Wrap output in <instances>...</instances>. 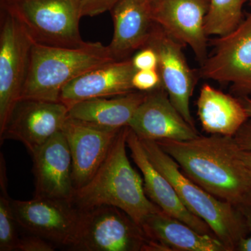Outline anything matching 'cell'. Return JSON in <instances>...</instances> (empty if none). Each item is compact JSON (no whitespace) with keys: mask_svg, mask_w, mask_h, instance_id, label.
Listing matches in <instances>:
<instances>
[{"mask_svg":"<svg viewBox=\"0 0 251 251\" xmlns=\"http://www.w3.org/2000/svg\"><path fill=\"white\" fill-rule=\"evenodd\" d=\"M31 41L7 11L0 16V133L21 99L29 69Z\"/></svg>","mask_w":251,"mask_h":251,"instance_id":"52a82bcc","label":"cell"},{"mask_svg":"<svg viewBox=\"0 0 251 251\" xmlns=\"http://www.w3.org/2000/svg\"><path fill=\"white\" fill-rule=\"evenodd\" d=\"M239 99L242 102L243 105H244L249 118H251V99L249 98V97H241Z\"/></svg>","mask_w":251,"mask_h":251,"instance_id":"4dcf8cb0","label":"cell"},{"mask_svg":"<svg viewBox=\"0 0 251 251\" xmlns=\"http://www.w3.org/2000/svg\"><path fill=\"white\" fill-rule=\"evenodd\" d=\"M234 138L243 150H251V118L242 126Z\"/></svg>","mask_w":251,"mask_h":251,"instance_id":"f1b7e54d","label":"cell"},{"mask_svg":"<svg viewBox=\"0 0 251 251\" xmlns=\"http://www.w3.org/2000/svg\"><path fill=\"white\" fill-rule=\"evenodd\" d=\"M119 1L120 0H80L82 17H92L110 11Z\"/></svg>","mask_w":251,"mask_h":251,"instance_id":"4316f807","label":"cell"},{"mask_svg":"<svg viewBox=\"0 0 251 251\" xmlns=\"http://www.w3.org/2000/svg\"><path fill=\"white\" fill-rule=\"evenodd\" d=\"M127 146L129 148L133 161L143 174L144 188L150 201L163 212L182 221L200 233L216 237L206 223L194 215L184 206L171 183L150 161L141 140L130 127L127 135Z\"/></svg>","mask_w":251,"mask_h":251,"instance_id":"2e32d148","label":"cell"},{"mask_svg":"<svg viewBox=\"0 0 251 251\" xmlns=\"http://www.w3.org/2000/svg\"><path fill=\"white\" fill-rule=\"evenodd\" d=\"M156 143L189 179L218 199L236 207L251 194V178L234 137L201 135L183 141Z\"/></svg>","mask_w":251,"mask_h":251,"instance_id":"6da1fadb","label":"cell"},{"mask_svg":"<svg viewBox=\"0 0 251 251\" xmlns=\"http://www.w3.org/2000/svg\"><path fill=\"white\" fill-rule=\"evenodd\" d=\"M136 71L131 58L108 63L68 83L61 92L59 101L69 108L89 99L116 97L137 91L132 84Z\"/></svg>","mask_w":251,"mask_h":251,"instance_id":"e0dca14e","label":"cell"},{"mask_svg":"<svg viewBox=\"0 0 251 251\" xmlns=\"http://www.w3.org/2000/svg\"><path fill=\"white\" fill-rule=\"evenodd\" d=\"M242 149V148H241ZM241 156L251 178V150H241Z\"/></svg>","mask_w":251,"mask_h":251,"instance_id":"f546056e","label":"cell"},{"mask_svg":"<svg viewBox=\"0 0 251 251\" xmlns=\"http://www.w3.org/2000/svg\"><path fill=\"white\" fill-rule=\"evenodd\" d=\"M0 251H16L18 226L12 206V199L8 193V179L4 156L0 155Z\"/></svg>","mask_w":251,"mask_h":251,"instance_id":"603a6c76","label":"cell"},{"mask_svg":"<svg viewBox=\"0 0 251 251\" xmlns=\"http://www.w3.org/2000/svg\"><path fill=\"white\" fill-rule=\"evenodd\" d=\"M155 251H228L218 238L202 234L159 209L142 225Z\"/></svg>","mask_w":251,"mask_h":251,"instance_id":"d6986e66","label":"cell"},{"mask_svg":"<svg viewBox=\"0 0 251 251\" xmlns=\"http://www.w3.org/2000/svg\"><path fill=\"white\" fill-rule=\"evenodd\" d=\"M129 126L119 132L108 156L83 186L75 190L72 204L80 210L112 206L125 211L140 226L160 208L150 201L141 177L126 153Z\"/></svg>","mask_w":251,"mask_h":251,"instance_id":"7a4b0ae2","label":"cell"},{"mask_svg":"<svg viewBox=\"0 0 251 251\" xmlns=\"http://www.w3.org/2000/svg\"><path fill=\"white\" fill-rule=\"evenodd\" d=\"M140 140L150 161L171 183L184 206L206 223L227 251H237L241 242L249 235V229L237 208L218 199L189 179L156 142Z\"/></svg>","mask_w":251,"mask_h":251,"instance_id":"3957f363","label":"cell"},{"mask_svg":"<svg viewBox=\"0 0 251 251\" xmlns=\"http://www.w3.org/2000/svg\"><path fill=\"white\" fill-rule=\"evenodd\" d=\"M145 46H150L156 51L158 71L171 103L184 120L196 128L190 110V100L196 86L197 74L188 66L182 50L184 46L154 23Z\"/></svg>","mask_w":251,"mask_h":251,"instance_id":"8fae6325","label":"cell"},{"mask_svg":"<svg viewBox=\"0 0 251 251\" xmlns=\"http://www.w3.org/2000/svg\"><path fill=\"white\" fill-rule=\"evenodd\" d=\"M132 84L135 90L145 92L163 87L158 69L137 70L132 79Z\"/></svg>","mask_w":251,"mask_h":251,"instance_id":"cb8c5ba5","label":"cell"},{"mask_svg":"<svg viewBox=\"0 0 251 251\" xmlns=\"http://www.w3.org/2000/svg\"><path fill=\"white\" fill-rule=\"evenodd\" d=\"M152 242L128 214L112 206L81 210L73 251H151Z\"/></svg>","mask_w":251,"mask_h":251,"instance_id":"8992f818","label":"cell"},{"mask_svg":"<svg viewBox=\"0 0 251 251\" xmlns=\"http://www.w3.org/2000/svg\"><path fill=\"white\" fill-rule=\"evenodd\" d=\"M197 107L203 130L211 135L234 137L249 119L239 98L208 84L201 88Z\"/></svg>","mask_w":251,"mask_h":251,"instance_id":"44dd1931","label":"cell"},{"mask_svg":"<svg viewBox=\"0 0 251 251\" xmlns=\"http://www.w3.org/2000/svg\"><path fill=\"white\" fill-rule=\"evenodd\" d=\"M120 130L103 129L69 117L62 132L72 153L75 190L93 177L108 156Z\"/></svg>","mask_w":251,"mask_h":251,"instance_id":"5bb4252c","label":"cell"},{"mask_svg":"<svg viewBox=\"0 0 251 251\" xmlns=\"http://www.w3.org/2000/svg\"><path fill=\"white\" fill-rule=\"evenodd\" d=\"M144 2L147 3V4L150 5V3L152 2L153 0H143Z\"/></svg>","mask_w":251,"mask_h":251,"instance_id":"1f68e13d","label":"cell"},{"mask_svg":"<svg viewBox=\"0 0 251 251\" xmlns=\"http://www.w3.org/2000/svg\"><path fill=\"white\" fill-rule=\"evenodd\" d=\"M31 155L35 179L34 196L72 203L75 192L72 157L62 130Z\"/></svg>","mask_w":251,"mask_h":251,"instance_id":"9a60e30c","label":"cell"},{"mask_svg":"<svg viewBox=\"0 0 251 251\" xmlns=\"http://www.w3.org/2000/svg\"><path fill=\"white\" fill-rule=\"evenodd\" d=\"M57 246L44 238L28 233L20 237L16 251H53Z\"/></svg>","mask_w":251,"mask_h":251,"instance_id":"d4e9b609","label":"cell"},{"mask_svg":"<svg viewBox=\"0 0 251 251\" xmlns=\"http://www.w3.org/2000/svg\"><path fill=\"white\" fill-rule=\"evenodd\" d=\"M149 6L153 23L175 40L189 46L202 65L208 56L204 21L209 0H153Z\"/></svg>","mask_w":251,"mask_h":251,"instance_id":"7c38bea8","label":"cell"},{"mask_svg":"<svg viewBox=\"0 0 251 251\" xmlns=\"http://www.w3.org/2000/svg\"><path fill=\"white\" fill-rule=\"evenodd\" d=\"M236 208L244 217L249 229V235L241 242L237 251H251V193Z\"/></svg>","mask_w":251,"mask_h":251,"instance_id":"83f0119b","label":"cell"},{"mask_svg":"<svg viewBox=\"0 0 251 251\" xmlns=\"http://www.w3.org/2000/svg\"><path fill=\"white\" fill-rule=\"evenodd\" d=\"M113 37L109 50L116 61L130 59L146 46L153 26L150 6L143 0H120L111 11Z\"/></svg>","mask_w":251,"mask_h":251,"instance_id":"ac0fdd59","label":"cell"},{"mask_svg":"<svg viewBox=\"0 0 251 251\" xmlns=\"http://www.w3.org/2000/svg\"><path fill=\"white\" fill-rule=\"evenodd\" d=\"M12 206L18 226L28 233L72 250L78 234L81 210L72 202L34 196L29 201L12 199Z\"/></svg>","mask_w":251,"mask_h":251,"instance_id":"9c48e42d","label":"cell"},{"mask_svg":"<svg viewBox=\"0 0 251 251\" xmlns=\"http://www.w3.org/2000/svg\"><path fill=\"white\" fill-rule=\"evenodd\" d=\"M68 118L69 108L62 102L21 99L0 133L1 143L18 140L31 154L62 131Z\"/></svg>","mask_w":251,"mask_h":251,"instance_id":"30bf717a","label":"cell"},{"mask_svg":"<svg viewBox=\"0 0 251 251\" xmlns=\"http://www.w3.org/2000/svg\"><path fill=\"white\" fill-rule=\"evenodd\" d=\"M108 46L86 42L75 48L33 44L21 99L59 101L62 89L74 79L115 62Z\"/></svg>","mask_w":251,"mask_h":251,"instance_id":"277c9868","label":"cell"},{"mask_svg":"<svg viewBox=\"0 0 251 251\" xmlns=\"http://www.w3.org/2000/svg\"><path fill=\"white\" fill-rule=\"evenodd\" d=\"M148 92L134 91L116 97L83 100L69 108V117L107 130L129 125Z\"/></svg>","mask_w":251,"mask_h":251,"instance_id":"ffe728a7","label":"cell"},{"mask_svg":"<svg viewBox=\"0 0 251 251\" xmlns=\"http://www.w3.org/2000/svg\"><path fill=\"white\" fill-rule=\"evenodd\" d=\"M250 4L251 5V0H250Z\"/></svg>","mask_w":251,"mask_h":251,"instance_id":"d6a6232c","label":"cell"},{"mask_svg":"<svg viewBox=\"0 0 251 251\" xmlns=\"http://www.w3.org/2000/svg\"><path fill=\"white\" fill-rule=\"evenodd\" d=\"M0 4L34 44L75 48L86 43L79 29L80 0H0Z\"/></svg>","mask_w":251,"mask_h":251,"instance_id":"5b68a950","label":"cell"},{"mask_svg":"<svg viewBox=\"0 0 251 251\" xmlns=\"http://www.w3.org/2000/svg\"><path fill=\"white\" fill-rule=\"evenodd\" d=\"M131 60L136 70L158 69V55L156 51L150 46H145L137 51L131 57Z\"/></svg>","mask_w":251,"mask_h":251,"instance_id":"484cf974","label":"cell"},{"mask_svg":"<svg viewBox=\"0 0 251 251\" xmlns=\"http://www.w3.org/2000/svg\"><path fill=\"white\" fill-rule=\"evenodd\" d=\"M128 126L143 140L183 141L201 135L171 103L164 87L147 93Z\"/></svg>","mask_w":251,"mask_h":251,"instance_id":"4fadbf2b","label":"cell"},{"mask_svg":"<svg viewBox=\"0 0 251 251\" xmlns=\"http://www.w3.org/2000/svg\"><path fill=\"white\" fill-rule=\"evenodd\" d=\"M247 0H209L204 21L206 36H222L234 31L243 21L242 9Z\"/></svg>","mask_w":251,"mask_h":251,"instance_id":"7402d4cb","label":"cell"},{"mask_svg":"<svg viewBox=\"0 0 251 251\" xmlns=\"http://www.w3.org/2000/svg\"><path fill=\"white\" fill-rule=\"evenodd\" d=\"M211 44L214 50L201 65L200 76L230 84L237 98L251 95V14L234 31Z\"/></svg>","mask_w":251,"mask_h":251,"instance_id":"ba28073f","label":"cell"}]
</instances>
